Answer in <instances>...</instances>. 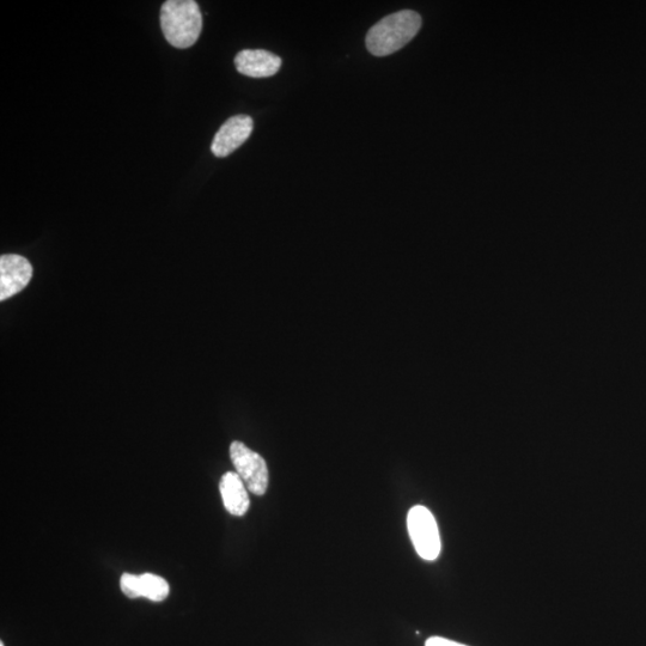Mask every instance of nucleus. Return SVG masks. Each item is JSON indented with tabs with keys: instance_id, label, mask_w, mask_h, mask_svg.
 <instances>
[{
	"instance_id": "f257e3e1",
	"label": "nucleus",
	"mask_w": 646,
	"mask_h": 646,
	"mask_svg": "<svg viewBox=\"0 0 646 646\" xmlns=\"http://www.w3.org/2000/svg\"><path fill=\"white\" fill-rule=\"evenodd\" d=\"M422 28V17L416 11L404 10L389 15L369 30L368 51L375 57H387L405 47Z\"/></svg>"
},
{
	"instance_id": "f03ea898",
	"label": "nucleus",
	"mask_w": 646,
	"mask_h": 646,
	"mask_svg": "<svg viewBox=\"0 0 646 646\" xmlns=\"http://www.w3.org/2000/svg\"><path fill=\"white\" fill-rule=\"evenodd\" d=\"M161 28L170 45L192 47L203 29V16L194 0H168L161 9Z\"/></svg>"
},
{
	"instance_id": "7ed1b4c3",
	"label": "nucleus",
	"mask_w": 646,
	"mask_h": 646,
	"mask_svg": "<svg viewBox=\"0 0 646 646\" xmlns=\"http://www.w3.org/2000/svg\"><path fill=\"white\" fill-rule=\"evenodd\" d=\"M407 528L420 558L434 562L441 553V536L434 515L423 505H416L407 515Z\"/></svg>"
},
{
	"instance_id": "20e7f679",
	"label": "nucleus",
	"mask_w": 646,
	"mask_h": 646,
	"mask_svg": "<svg viewBox=\"0 0 646 646\" xmlns=\"http://www.w3.org/2000/svg\"><path fill=\"white\" fill-rule=\"evenodd\" d=\"M230 457L247 489L255 496H264L268 487V468L264 457L239 441L231 443Z\"/></svg>"
},
{
	"instance_id": "39448f33",
	"label": "nucleus",
	"mask_w": 646,
	"mask_h": 646,
	"mask_svg": "<svg viewBox=\"0 0 646 646\" xmlns=\"http://www.w3.org/2000/svg\"><path fill=\"white\" fill-rule=\"evenodd\" d=\"M33 277V266L28 259L17 254H4L0 257V301L27 288Z\"/></svg>"
},
{
	"instance_id": "423d86ee",
	"label": "nucleus",
	"mask_w": 646,
	"mask_h": 646,
	"mask_svg": "<svg viewBox=\"0 0 646 646\" xmlns=\"http://www.w3.org/2000/svg\"><path fill=\"white\" fill-rule=\"evenodd\" d=\"M254 129L253 119L240 114L225 121L216 133L211 145L212 154L216 157H227L251 137Z\"/></svg>"
},
{
	"instance_id": "0eeeda50",
	"label": "nucleus",
	"mask_w": 646,
	"mask_h": 646,
	"mask_svg": "<svg viewBox=\"0 0 646 646\" xmlns=\"http://www.w3.org/2000/svg\"><path fill=\"white\" fill-rule=\"evenodd\" d=\"M235 66L241 75L266 78L276 75L282 67V59L271 52L246 50L237 54Z\"/></svg>"
},
{
	"instance_id": "6e6552de",
	"label": "nucleus",
	"mask_w": 646,
	"mask_h": 646,
	"mask_svg": "<svg viewBox=\"0 0 646 646\" xmlns=\"http://www.w3.org/2000/svg\"><path fill=\"white\" fill-rule=\"evenodd\" d=\"M219 491L229 514L239 517L247 514L251 501H249L247 487L239 474L225 473L219 484Z\"/></svg>"
},
{
	"instance_id": "1a4fd4ad",
	"label": "nucleus",
	"mask_w": 646,
	"mask_h": 646,
	"mask_svg": "<svg viewBox=\"0 0 646 646\" xmlns=\"http://www.w3.org/2000/svg\"><path fill=\"white\" fill-rule=\"evenodd\" d=\"M169 584L154 574L140 575V595L151 601L161 602L169 596Z\"/></svg>"
},
{
	"instance_id": "9d476101",
	"label": "nucleus",
	"mask_w": 646,
	"mask_h": 646,
	"mask_svg": "<svg viewBox=\"0 0 646 646\" xmlns=\"http://www.w3.org/2000/svg\"><path fill=\"white\" fill-rule=\"evenodd\" d=\"M120 587L123 593L130 599H138L140 595V576L124 574L121 576Z\"/></svg>"
},
{
	"instance_id": "9b49d317",
	"label": "nucleus",
	"mask_w": 646,
	"mask_h": 646,
	"mask_svg": "<svg viewBox=\"0 0 646 646\" xmlns=\"http://www.w3.org/2000/svg\"><path fill=\"white\" fill-rule=\"evenodd\" d=\"M425 646H467L453 641H449L447 638L442 637H432L428 639Z\"/></svg>"
},
{
	"instance_id": "f8f14e48",
	"label": "nucleus",
	"mask_w": 646,
	"mask_h": 646,
	"mask_svg": "<svg viewBox=\"0 0 646 646\" xmlns=\"http://www.w3.org/2000/svg\"><path fill=\"white\" fill-rule=\"evenodd\" d=\"M0 646H4V644H3V643H0Z\"/></svg>"
}]
</instances>
